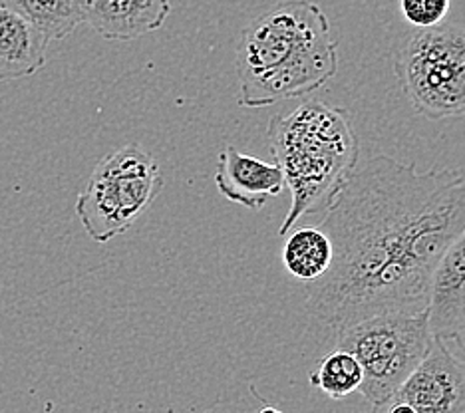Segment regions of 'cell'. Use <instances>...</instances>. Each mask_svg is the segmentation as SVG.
<instances>
[{"mask_svg":"<svg viewBox=\"0 0 465 413\" xmlns=\"http://www.w3.org/2000/svg\"><path fill=\"white\" fill-rule=\"evenodd\" d=\"M332 262L306 286V309L331 328L428 306L441 252L465 231V167L428 169L374 155L326 209Z\"/></svg>","mask_w":465,"mask_h":413,"instance_id":"6da1fadb","label":"cell"},{"mask_svg":"<svg viewBox=\"0 0 465 413\" xmlns=\"http://www.w3.org/2000/svg\"><path fill=\"white\" fill-rule=\"evenodd\" d=\"M336 72L338 42L324 10L311 0H282L242 30L237 102L257 110L304 98Z\"/></svg>","mask_w":465,"mask_h":413,"instance_id":"7a4b0ae2","label":"cell"},{"mask_svg":"<svg viewBox=\"0 0 465 413\" xmlns=\"http://www.w3.org/2000/svg\"><path fill=\"white\" fill-rule=\"evenodd\" d=\"M267 140L291 191V207L279 229L284 237L306 215H321L351 182L361 159L352 115L319 100L287 115H272Z\"/></svg>","mask_w":465,"mask_h":413,"instance_id":"3957f363","label":"cell"},{"mask_svg":"<svg viewBox=\"0 0 465 413\" xmlns=\"http://www.w3.org/2000/svg\"><path fill=\"white\" fill-rule=\"evenodd\" d=\"M433 340L428 310L380 312L336 328V348L348 349L362 366L361 396L382 411L426 356Z\"/></svg>","mask_w":465,"mask_h":413,"instance_id":"277c9868","label":"cell"},{"mask_svg":"<svg viewBox=\"0 0 465 413\" xmlns=\"http://www.w3.org/2000/svg\"><path fill=\"white\" fill-rule=\"evenodd\" d=\"M394 74L416 113L446 120L465 113V28L436 25L400 38Z\"/></svg>","mask_w":465,"mask_h":413,"instance_id":"5b68a950","label":"cell"},{"mask_svg":"<svg viewBox=\"0 0 465 413\" xmlns=\"http://www.w3.org/2000/svg\"><path fill=\"white\" fill-rule=\"evenodd\" d=\"M165 179L155 159L137 145L105 155L76 199V215L88 237L108 242L124 235L152 207Z\"/></svg>","mask_w":465,"mask_h":413,"instance_id":"8992f818","label":"cell"},{"mask_svg":"<svg viewBox=\"0 0 465 413\" xmlns=\"http://www.w3.org/2000/svg\"><path fill=\"white\" fill-rule=\"evenodd\" d=\"M382 411L463 413L465 359L450 349L446 338L433 336L426 356L396 389Z\"/></svg>","mask_w":465,"mask_h":413,"instance_id":"52a82bcc","label":"cell"},{"mask_svg":"<svg viewBox=\"0 0 465 413\" xmlns=\"http://www.w3.org/2000/svg\"><path fill=\"white\" fill-rule=\"evenodd\" d=\"M215 185L231 203L251 211H261L271 197L281 195L287 187L277 163H267L259 157L241 153L232 145H227L219 155Z\"/></svg>","mask_w":465,"mask_h":413,"instance_id":"ba28073f","label":"cell"},{"mask_svg":"<svg viewBox=\"0 0 465 413\" xmlns=\"http://www.w3.org/2000/svg\"><path fill=\"white\" fill-rule=\"evenodd\" d=\"M426 310L433 336L451 340L465 326V231L450 242L433 267Z\"/></svg>","mask_w":465,"mask_h":413,"instance_id":"9c48e42d","label":"cell"},{"mask_svg":"<svg viewBox=\"0 0 465 413\" xmlns=\"http://www.w3.org/2000/svg\"><path fill=\"white\" fill-rule=\"evenodd\" d=\"M169 0H92L86 23L105 40L130 42L165 25Z\"/></svg>","mask_w":465,"mask_h":413,"instance_id":"30bf717a","label":"cell"},{"mask_svg":"<svg viewBox=\"0 0 465 413\" xmlns=\"http://www.w3.org/2000/svg\"><path fill=\"white\" fill-rule=\"evenodd\" d=\"M48 42L15 6H0V82L33 76L46 62Z\"/></svg>","mask_w":465,"mask_h":413,"instance_id":"8fae6325","label":"cell"},{"mask_svg":"<svg viewBox=\"0 0 465 413\" xmlns=\"http://www.w3.org/2000/svg\"><path fill=\"white\" fill-rule=\"evenodd\" d=\"M282 247L284 269L294 279L311 282L322 277L332 262V242L322 229L302 227L289 231Z\"/></svg>","mask_w":465,"mask_h":413,"instance_id":"7c38bea8","label":"cell"},{"mask_svg":"<svg viewBox=\"0 0 465 413\" xmlns=\"http://www.w3.org/2000/svg\"><path fill=\"white\" fill-rule=\"evenodd\" d=\"M23 13L45 40H64L82 23H86V6L82 0H16Z\"/></svg>","mask_w":465,"mask_h":413,"instance_id":"4fadbf2b","label":"cell"},{"mask_svg":"<svg viewBox=\"0 0 465 413\" xmlns=\"http://www.w3.org/2000/svg\"><path fill=\"white\" fill-rule=\"evenodd\" d=\"M311 384L331 399H346L362 384V366L348 349L336 348L322 358L311 374Z\"/></svg>","mask_w":465,"mask_h":413,"instance_id":"5bb4252c","label":"cell"},{"mask_svg":"<svg viewBox=\"0 0 465 413\" xmlns=\"http://www.w3.org/2000/svg\"><path fill=\"white\" fill-rule=\"evenodd\" d=\"M400 15L414 28H430L446 20L451 0H400Z\"/></svg>","mask_w":465,"mask_h":413,"instance_id":"9a60e30c","label":"cell"},{"mask_svg":"<svg viewBox=\"0 0 465 413\" xmlns=\"http://www.w3.org/2000/svg\"><path fill=\"white\" fill-rule=\"evenodd\" d=\"M451 340L458 344V348L461 349V354L465 356V326H461V328H460V330H458L456 334H453V338H451Z\"/></svg>","mask_w":465,"mask_h":413,"instance_id":"2e32d148","label":"cell"},{"mask_svg":"<svg viewBox=\"0 0 465 413\" xmlns=\"http://www.w3.org/2000/svg\"><path fill=\"white\" fill-rule=\"evenodd\" d=\"M0 6H15L16 8V0H0Z\"/></svg>","mask_w":465,"mask_h":413,"instance_id":"e0dca14e","label":"cell"},{"mask_svg":"<svg viewBox=\"0 0 465 413\" xmlns=\"http://www.w3.org/2000/svg\"><path fill=\"white\" fill-rule=\"evenodd\" d=\"M82 5H84V6H86V10H88V6L92 5V0H82Z\"/></svg>","mask_w":465,"mask_h":413,"instance_id":"ac0fdd59","label":"cell"},{"mask_svg":"<svg viewBox=\"0 0 465 413\" xmlns=\"http://www.w3.org/2000/svg\"><path fill=\"white\" fill-rule=\"evenodd\" d=\"M463 413H465V411H463Z\"/></svg>","mask_w":465,"mask_h":413,"instance_id":"d6986e66","label":"cell"}]
</instances>
